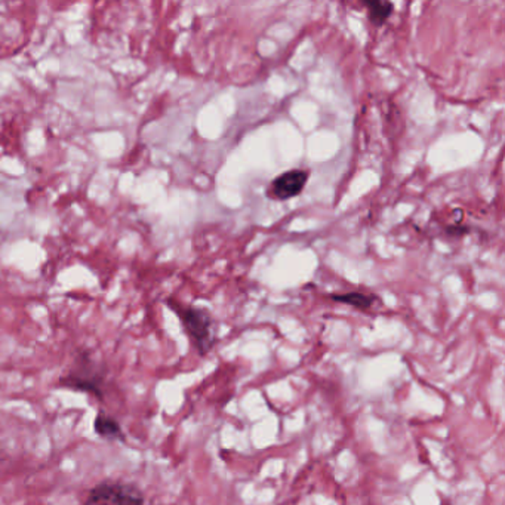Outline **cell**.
<instances>
[{
  "label": "cell",
  "mask_w": 505,
  "mask_h": 505,
  "mask_svg": "<svg viewBox=\"0 0 505 505\" xmlns=\"http://www.w3.org/2000/svg\"><path fill=\"white\" fill-rule=\"evenodd\" d=\"M172 310L178 315L190 341L200 356L208 354L215 344V330L211 315L202 308L187 307L171 304Z\"/></svg>",
  "instance_id": "cell-1"
},
{
  "label": "cell",
  "mask_w": 505,
  "mask_h": 505,
  "mask_svg": "<svg viewBox=\"0 0 505 505\" xmlns=\"http://www.w3.org/2000/svg\"><path fill=\"white\" fill-rule=\"evenodd\" d=\"M85 505H144V495L129 483L103 482L90 489Z\"/></svg>",
  "instance_id": "cell-2"
},
{
  "label": "cell",
  "mask_w": 505,
  "mask_h": 505,
  "mask_svg": "<svg viewBox=\"0 0 505 505\" xmlns=\"http://www.w3.org/2000/svg\"><path fill=\"white\" fill-rule=\"evenodd\" d=\"M61 387L72 388L76 392H85L92 396L103 399V375L99 374L97 368H90L88 363H83L82 368L72 370L67 377L59 381Z\"/></svg>",
  "instance_id": "cell-3"
},
{
  "label": "cell",
  "mask_w": 505,
  "mask_h": 505,
  "mask_svg": "<svg viewBox=\"0 0 505 505\" xmlns=\"http://www.w3.org/2000/svg\"><path fill=\"white\" fill-rule=\"evenodd\" d=\"M307 183V171L292 169V171L284 172V174L276 176L275 180L271 181L267 194H270V198L284 202V200L299 196L302 190L306 189Z\"/></svg>",
  "instance_id": "cell-4"
},
{
  "label": "cell",
  "mask_w": 505,
  "mask_h": 505,
  "mask_svg": "<svg viewBox=\"0 0 505 505\" xmlns=\"http://www.w3.org/2000/svg\"><path fill=\"white\" fill-rule=\"evenodd\" d=\"M95 433L99 438L105 440H119L125 442V433H123L122 425L114 420L113 416H107L105 412H99L94 423Z\"/></svg>",
  "instance_id": "cell-5"
},
{
  "label": "cell",
  "mask_w": 505,
  "mask_h": 505,
  "mask_svg": "<svg viewBox=\"0 0 505 505\" xmlns=\"http://www.w3.org/2000/svg\"><path fill=\"white\" fill-rule=\"evenodd\" d=\"M330 298L332 301L352 306L361 312H368L374 307L375 301H378L377 295L363 292L330 293Z\"/></svg>",
  "instance_id": "cell-6"
},
{
  "label": "cell",
  "mask_w": 505,
  "mask_h": 505,
  "mask_svg": "<svg viewBox=\"0 0 505 505\" xmlns=\"http://www.w3.org/2000/svg\"><path fill=\"white\" fill-rule=\"evenodd\" d=\"M363 5L366 6L370 23L374 24L375 27L384 26L394 11V5L387 0H363Z\"/></svg>",
  "instance_id": "cell-7"
}]
</instances>
